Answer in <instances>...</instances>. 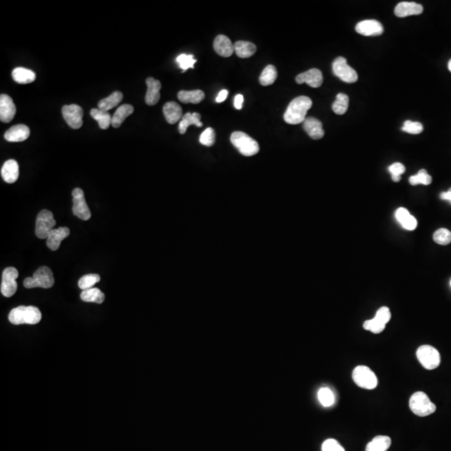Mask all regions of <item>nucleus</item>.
I'll return each mask as SVG.
<instances>
[{
	"mask_svg": "<svg viewBox=\"0 0 451 451\" xmlns=\"http://www.w3.org/2000/svg\"><path fill=\"white\" fill-rule=\"evenodd\" d=\"M313 105V101L307 96H299L290 102L284 115L285 122L289 125L303 123L308 109Z\"/></svg>",
	"mask_w": 451,
	"mask_h": 451,
	"instance_id": "f257e3e1",
	"label": "nucleus"
},
{
	"mask_svg": "<svg viewBox=\"0 0 451 451\" xmlns=\"http://www.w3.org/2000/svg\"><path fill=\"white\" fill-rule=\"evenodd\" d=\"M41 312L34 306H20L10 311L9 320L14 325L37 324L41 320Z\"/></svg>",
	"mask_w": 451,
	"mask_h": 451,
	"instance_id": "f03ea898",
	"label": "nucleus"
},
{
	"mask_svg": "<svg viewBox=\"0 0 451 451\" xmlns=\"http://www.w3.org/2000/svg\"><path fill=\"white\" fill-rule=\"evenodd\" d=\"M231 142L242 155L252 156L259 152V145L257 141L242 131H235L231 136Z\"/></svg>",
	"mask_w": 451,
	"mask_h": 451,
	"instance_id": "7ed1b4c3",
	"label": "nucleus"
},
{
	"mask_svg": "<svg viewBox=\"0 0 451 451\" xmlns=\"http://www.w3.org/2000/svg\"><path fill=\"white\" fill-rule=\"evenodd\" d=\"M54 284L53 272L46 266H42L35 271L32 277H26L24 281V286L26 289L43 288L50 289Z\"/></svg>",
	"mask_w": 451,
	"mask_h": 451,
	"instance_id": "20e7f679",
	"label": "nucleus"
},
{
	"mask_svg": "<svg viewBox=\"0 0 451 451\" xmlns=\"http://www.w3.org/2000/svg\"><path fill=\"white\" fill-rule=\"evenodd\" d=\"M410 408L415 415L425 417L435 412L436 406L430 401L426 393L416 392L413 393L410 400Z\"/></svg>",
	"mask_w": 451,
	"mask_h": 451,
	"instance_id": "39448f33",
	"label": "nucleus"
},
{
	"mask_svg": "<svg viewBox=\"0 0 451 451\" xmlns=\"http://www.w3.org/2000/svg\"><path fill=\"white\" fill-rule=\"evenodd\" d=\"M416 356L422 366L428 370L436 369L440 364L439 351L429 345H422L418 349Z\"/></svg>",
	"mask_w": 451,
	"mask_h": 451,
	"instance_id": "423d86ee",
	"label": "nucleus"
},
{
	"mask_svg": "<svg viewBox=\"0 0 451 451\" xmlns=\"http://www.w3.org/2000/svg\"><path fill=\"white\" fill-rule=\"evenodd\" d=\"M353 379L354 383L360 388L374 389L378 384V378L375 374L369 367L360 365L357 366L353 371Z\"/></svg>",
	"mask_w": 451,
	"mask_h": 451,
	"instance_id": "0eeeda50",
	"label": "nucleus"
},
{
	"mask_svg": "<svg viewBox=\"0 0 451 451\" xmlns=\"http://www.w3.org/2000/svg\"><path fill=\"white\" fill-rule=\"evenodd\" d=\"M55 225L56 221L53 218V213L48 210H42L37 216L35 235L39 239L47 238Z\"/></svg>",
	"mask_w": 451,
	"mask_h": 451,
	"instance_id": "6e6552de",
	"label": "nucleus"
},
{
	"mask_svg": "<svg viewBox=\"0 0 451 451\" xmlns=\"http://www.w3.org/2000/svg\"><path fill=\"white\" fill-rule=\"evenodd\" d=\"M332 72L340 80L346 83H355L358 80V74L354 69L348 65L346 59L337 57L332 63Z\"/></svg>",
	"mask_w": 451,
	"mask_h": 451,
	"instance_id": "1a4fd4ad",
	"label": "nucleus"
},
{
	"mask_svg": "<svg viewBox=\"0 0 451 451\" xmlns=\"http://www.w3.org/2000/svg\"><path fill=\"white\" fill-rule=\"evenodd\" d=\"M19 276L18 270L14 267L5 268L3 272L2 283H1V293L6 298L14 296L17 292L18 284L16 279Z\"/></svg>",
	"mask_w": 451,
	"mask_h": 451,
	"instance_id": "9d476101",
	"label": "nucleus"
},
{
	"mask_svg": "<svg viewBox=\"0 0 451 451\" xmlns=\"http://www.w3.org/2000/svg\"><path fill=\"white\" fill-rule=\"evenodd\" d=\"M73 196V207L72 211L78 218L87 221L91 217V212L85 201V194L80 188H75L72 192Z\"/></svg>",
	"mask_w": 451,
	"mask_h": 451,
	"instance_id": "9b49d317",
	"label": "nucleus"
},
{
	"mask_svg": "<svg viewBox=\"0 0 451 451\" xmlns=\"http://www.w3.org/2000/svg\"><path fill=\"white\" fill-rule=\"evenodd\" d=\"M62 115L66 123L71 128L77 130L82 126L84 111L80 105L77 104L64 105L62 107Z\"/></svg>",
	"mask_w": 451,
	"mask_h": 451,
	"instance_id": "f8f14e48",
	"label": "nucleus"
},
{
	"mask_svg": "<svg viewBox=\"0 0 451 451\" xmlns=\"http://www.w3.org/2000/svg\"><path fill=\"white\" fill-rule=\"evenodd\" d=\"M357 33L364 36H378L383 33V27L377 20H364L355 27Z\"/></svg>",
	"mask_w": 451,
	"mask_h": 451,
	"instance_id": "ddd939ff",
	"label": "nucleus"
},
{
	"mask_svg": "<svg viewBox=\"0 0 451 451\" xmlns=\"http://www.w3.org/2000/svg\"><path fill=\"white\" fill-rule=\"evenodd\" d=\"M16 114V107L10 95L2 94L0 96V120L4 123L11 122Z\"/></svg>",
	"mask_w": 451,
	"mask_h": 451,
	"instance_id": "4468645a",
	"label": "nucleus"
},
{
	"mask_svg": "<svg viewBox=\"0 0 451 451\" xmlns=\"http://www.w3.org/2000/svg\"><path fill=\"white\" fill-rule=\"evenodd\" d=\"M296 82L299 85L306 83L313 88L320 87L323 82V74L318 69H311L299 74L296 77Z\"/></svg>",
	"mask_w": 451,
	"mask_h": 451,
	"instance_id": "2eb2a0df",
	"label": "nucleus"
},
{
	"mask_svg": "<svg viewBox=\"0 0 451 451\" xmlns=\"http://www.w3.org/2000/svg\"><path fill=\"white\" fill-rule=\"evenodd\" d=\"M30 135V130L25 125H16L9 129L5 134V138L10 142L26 141Z\"/></svg>",
	"mask_w": 451,
	"mask_h": 451,
	"instance_id": "dca6fc26",
	"label": "nucleus"
},
{
	"mask_svg": "<svg viewBox=\"0 0 451 451\" xmlns=\"http://www.w3.org/2000/svg\"><path fill=\"white\" fill-rule=\"evenodd\" d=\"M303 129L306 133L313 140H320L324 136L323 124L314 117H308L303 122Z\"/></svg>",
	"mask_w": 451,
	"mask_h": 451,
	"instance_id": "f3484780",
	"label": "nucleus"
},
{
	"mask_svg": "<svg viewBox=\"0 0 451 451\" xmlns=\"http://www.w3.org/2000/svg\"><path fill=\"white\" fill-rule=\"evenodd\" d=\"M71 231L68 228L61 227V228L53 229L51 231L48 238H47V247L51 251H57L61 246V243L64 239L69 237Z\"/></svg>",
	"mask_w": 451,
	"mask_h": 451,
	"instance_id": "a211bd4d",
	"label": "nucleus"
},
{
	"mask_svg": "<svg viewBox=\"0 0 451 451\" xmlns=\"http://www.w3.org/2000/svg\"><path fill=\"white\" fill-rule=\"evenodd\" d=\"M146 85H147V92L145 98L146 103L148 105H155L160 100L161 84L159 80H155L152 77H149L146 79Z\"/></svg>",
	"mask_w": 451,
	"mask_h": 451,
	"instance_id": "6ab92c4d",
	"label": "nucleus"
},
{
	"mask_svg": "<svg viewBox=\"0 0 451 451\" xmlns=\"http://www.w3.org/2000/svg\"><path fill=\"white\" fill-rule=\"evenodd\" d=\"M424 8L422 5L415 2H401L397 5L394 14L399 18H405L410 15H419L422 14Z\"/></svg>",
	"mask_w": 451,
	"mask_h": 451,
	"instance_id": "aec40b11",
	"label": "nucleus"
},
{
	"mask_svg": "<svg viewBox=\"0 0 451 451\" xmlns=\"http://www.w3.org/2000/svg\"><path fill=\"white\" fill-rule=\"evenodd\" d=\"M213 48L216 53L221 57H230L234 51V44L232 43L230 39L225 35H218L214 40Z\"/></svg>",
	"mask_w": 451,
	"mask_h": 451,
	"instance_id": "412c9836",
	"label": "nucleus"
},
{
	"mask_svg": "<svg viewBox=\"0 0 451 451\" xmlns=\"http://www.w3.org/2000/svg\"><path fill=\"white\" fill-rule=\"evenodd\" d=\"M1 176L5 182L9 184L15 183L19 178V164L15 160H7L3 165Z\"/></svg>",
	"mask_w": 451,
	"mask_h": 451,
	"instance_id": "4be33fe9",
	"label": "nucleus"
},
{
	"mask_svg": "<svg viewBox=\"0 0 451 451\" xmlns=\"http://www.w3.org/2000/svg\"><path fill=\"white\" fill-rule=\"evenodd\" d=\"M163 114L165 116L166 122L171 125L176 124L183 117L182 107L174 101L167 102L164 104Z\"/></svg>",
	"mask_w": 451,
	"mask_h": 451,
	"instance_id": "5701e85b",
	"label": "nucleus"
},
{
	"mask_svg": "<svg viewBox=\"0 0 451 451\" xmlns=\"http://www.w3.org/2000/svg\"><path fill=\"white\" fill-rule=\"evenodd\" d=\"M201 116L199 114V113H197V112H194V113H187V114H185L182 117V121L180 122L179 127H178V131H179L180 134L186 133L187 131V128L191 126H196L197 127H202L203 124L201 122Z\"/></svg>",
	"mask_w": 451,
	"mask_h": 451,
	"instance_id": "b1692460",
	"label": "nucleus"
},
{
	"mask_svg": "<svg viewBox=\"0 0 451 451\" xmlns=\"http://www.w3.org/2000/svg\"><path fill=\"white\" fill-rule=\"evenodd\" d=\"M177 96L180 101L184 104H199L205 99V93L201 90H181Z\"/></svg>",
	"mask_w": 451,
	"mask_h": 451,
	"instance_id": "393cba45",
	"label": "nucleus"
},
{
	"mask_svg": "<svg viewBox=\"0 0 451 451\" xmlns=\"http://www.w3.org/2000/svg\"><path fill=\"white\" fill-rule=\"evenodd\" d=\"M12 77L15 82L21 85L30 84L36 79V75L33 71L23 67L15 68L12 72Z\"/></svg>",
	"mask_w": 451,
	"mask_h": 451,
	"instance_id": "a878e982",
	"label": "nucleus"
},
{
	"mask_svg": "<svg viewBox=\"0 0 451 451\" xmlns=\"http://www.w3.org/2000/svg\"><path fill=\"white\" fill-rule=\"evenodd\" d=\"M134 112V107L131 104H122L115 112L114 116L112 117L111 126L115 128H118L122 126L125 120L131 116Z\"/></svg>",
	"mask_w": 451,
	"mask_h": 451,
	"instance_id": "bb28decb",
	"label": "nucleus"
},
{
	"mask_svg": "<svg viewBox=\"0 0 451 451\" xmlns=\"http://www.w3.org/2000/svg\"><path fill=\"white\" fill-rule=\"evenodd\" d=\"M257 47L251 42L239 40L234 44V51L238 57L242 59L249 58L254 54Z\"/></svg>",
	"mask_w": 451,
	"mask_h": 451,
	"instance_id": "cd10ccee",
	"label": "nucleus"
},
{
	"mask_svg": "<svg viewBox=\"0 0 451 451\" xmlns=\"http://www.w3.org/2000/svg\"><path fill=\"white\" fill-rule=\"evenodd\" d=\"M123 99V94L120 91H115L108 97L102 99L98 103V109H101L103 111H108L109 109H113L117 106L118 104L122 102Z\"/></svg>",
	"mask_w": 451,
	"mask_h": 451,
	"instance_id": "c85d7f7f",
	"label": "nucleus"
},
{
	"mask_svg": "<svg viewBox=\"0 0 451 451\" xmlns=\"http://www.w3.org/2000/svg\"><path fill=\"white\" fill-rule=\"evenodd\" d=\"M390 444L391 439L389 437L379 435L367 444L366 451H387Z\"/></svg>",
	"mask_w": 451,
	"mask_h": 451,
	"instance_id": "c756f323",
	"label": "nucleus"
},
{
	"mask_svg": "<svg viewBox=\"0 0 451 451\" xmlns=\"http://www.w3.org/2000/svg\"><path fill=\"white\" fill-rule=\"evenodd\" d=\"M80 299L86 303H95L98 304L104 301V294L96 288L84 290L80 294Z\"/></svg>",
	"mask_w": 451,
	"mask_h": 451,
	"instance_id": "7c9ffc66",
	"label": "nucleus"
},
{
	"mask_svg": "<svg viewBox=\"0 0 451 451\" xmlns=\"http://www.w3.org/2000/svg\"><path fill=\"white\" fill-rule=\"evenodd\" d=\"M90 116L97 121L100 128L107 130L111 125L112 117L106 111H103L100 109H92L90 110Z\"/></svg>",
	"mask_w": 451,
	"mask_h": 451,
	"instance_id": "2f4dec72",
	"label": "nucleus"
},
{
	"mask_svg": "<svg viewBox=\"0 0 451 451\" xmlns=\"http://www.w3.org/2000/svg\"><path fill=\"white\" fill-rule=\"evenodd\" d=\"M276 77H277V71H276V67L272 65H269L263 70L262 74L260 75V84L263 86L272 85L276 80Z\"/></svg>",
	"mask_w": 451,
	"mask_h": 451,
	"instance_id": "473e14b6",
	"label": "nucleus"
},
{
	"mask_svg": "<svg viewBox=\"0 0 451 451\" xmlns=\"http://www.w3.org/2000/svg\"><path fill=\"white\" fill-rule=\"evenodd\" d=\"M349 96L344 93H340L336 96V100L333 102L332 109L335 114L344 115L346 113L349 108Z\"/></svg>",
	"mask_w": 451,
	"mask_h": 451,
	"instance_id": "72a5a7b5",
	"label": "nucleus"
},
{
	"mask_svg": "<svg viewBox=\"0 0 451 451\" xmlns=\"http://www.w3.org/2000/svg\"><path fill=\"white\" fill-rule=\"evenodd\" d=\"M100 281V276L99 274L95 273H90V274H86L83 276L78 281V285L80 289L87 290V289H92L95 284Z\"/></svg>",
	"mask_w": 451,
	"mask_h": 451,
	"instance_id": "f704fd0d",
	"label": "nucleus"
},
{
	"mask_svg": "<svg viewBox=\"0 0 451 451\" xmlns=\"http://www.w3.org/2000/svg\"><path fill=\"white\" fill-rule=\"evenodd\" d=\"M193 57L194 56L192 54L187 55L185 53H182L177 57V62L178 63L180 68L182 69V72H186L189 68L194 69L195 64L197 63V60H195Z\"/></svg>",
	"mask_w": 451,
	"mask_h": 451,
	"instance_id": "c9c22d12",
	"label": "nucleus"
},
{
	"mask_svg": "<svg viewBox=\"0 0 451 451\" xmlns=\"http://www.w3.org/2000/svg\"><path fill=\"white\" fill-rule=\"evenodd\" d=\"M433 238L439 245H448L451 243V232L445 228H440L434 233Z\"/></svg>",
	"mask_w": 451,
	"mask_h": 451,
	"instance_id": "e433bc0d",
	"label": "nucleus"
},
{
	"mask_svg": "<svg viewBox=\"0 0 451 451\" xmlns=\"http://www.w3.org/2000/svg\"><path fill=\"white\" fill-rule=\"evenodd\" d=\"M432 182V177L427 173L426 171L420 170L417 175L412 176L410 177V183L412 186L423 184L425 186L430 184Z\"/></svg>",
	"mask_w": 451,
	"mask_h": 451,
	"instance_id": "4c0bfd02",
	"label": "nucleus"
},
{
	"mask_svg": "<svg viewBox=\"0 0 451 451\" xmlns=\"http://www.w3.org/2000/svg\"><path fill=\"white\" fill-rule=\"evenodd\" d=\"M318 400L324 407H329L334 403V396L329 388H322L318 391Z\"/></svg>",
	"mask_w": 451,
	"mask_h": 451,
	"instance_id": "58836bf2",
	"label": "nucleus"
},
{
	"mask_svg": "<svg viewBox=\"0 0 451 451\" xmlns=\"http://www.w3.org/2000/svg\"><path fill=\"white\" fill-rule=\"evenodd\" d=\"M200 143L203 146H212L216 141V133L214 129L209 127L201 133L200 136Z\"/></svg>",
	"mask_w": 451,
	"mask_h": 451,
	"instance_id": "ea45409f",
	"label": "nucleus"
},
{
	"mask_svg": "<svg viewBox=\"0 0 451 451\" xmlns=\"http://www.w3.org/2000/svg\"><path fill=\"white\" fill-rule=\"evenodd\" d=\"M364 328L365 330H369L374 333H380L385 328V324L381 323L380 321H378L377 318H374L373 319L364 322Z\"/></svg>",
	"mask_w": 451,
	"mask_h": 451,
	"instance_id": "a19ab883",
	"label": "nucleus"
},
{
	"mask_svg": "<svg viewBox=\"0 0 451 451\" xmlns=\"http://www.w3.org/2000/svg\"><path fill=\"white\" fill-rule=\"evenodd\" d=\"M388 172L391 174L392 181L394 182H399L401 180V175L405 173V165L401 163H393L388 167Z\"/></svg>",
	"mask_w": 451,
	"mask_h": 451,
	"instance_id": "79ce46f5",
	"label": "nucleus"
},
{
	"mask_svg": "<svg viewBox=\"0 0 451 451\" xmlns=\"http://www.w3.org/2000/svg\"><path fill=\"white\" fill-rule=\"evenodd\" d=\"M423 125L420 122H411V121H406V122L404 123V126H403L402 130L403 131H405V132H407V133L410 134H414V135H417V134H420L423 131Z\"/></svg>",
	"mask_w": 451,
	"mask_h": 451,
	"instance_id": "37998d69",
	"label": "nucleus"
},
{
	"mask_svg": "<svg viewBox=\"0 0 451 451\" xmlns=\"http://www.w3.org/2000/svg\"><path fill=\"white\" fill-rule=\"evenodd\" d=\"M374 318H377L378 321H380L381 323H383V324L386 325L389 322L391 318L389 308H387V307H382V308H379L378 312L376 313Z\"/></svg>",
	"mask_w": 451,
	"mask_h": 451,
	"instance_id": "c03bdc74",
	"label": "nucleus"
},
{
	"mask_svg": "<svg viewBox=\"0 0 451 451\" xmlns=\"http://www.w3.org/2000/svg\"><path fill=\"white\" fill-rule=\"evenodd\" d=\"M323 451H345V449L340 445V443L333 439H327L323 442L322 446Z\"/></svg>",
	"mask_w": 451,
	"mask_h": 451,
	"instance_id": "a18cd8bd",
	"label": "nucleus"
},
{
	"mask_svg": "<svg viewBox=\"0 0 451 451\" xmlns=\"http://www.w3.org/2000/svg\"><path fill=\"white\" fill-rule=\"evenodd\" d=\"M401 225L406 230L413 231L417 228V221L414 216L410 215L405 221L401 222Z\"/></svg>",
	"mask_w": 451,
	"mask_h": 451,
	"instance_id": "49530a36",
	"label": "nucleus"
},
{
	"mask_svg": "<svg viewBox=\"0 0 451 451\" xmlns=\"http://www.w3.org/2000/svg\"><path fill=\"white\" fill-rule=\"evenodd\" d=\"M410 213L409 212L407 209L404 208V207L399 208L396 212V219L398 220L400 223H401L402 221H405V219L407 218L408 216H410Z\"/></svg>",
	"mask_w": 451,
	"mask_h": 451,
	"instance_id": "de8ad7c7",
	"label": "nucleus"
},
{
	"mask_svg": "<svg viewBox=\"0 0 451 451\" xmlns=\"http://www.w3.org/2000/svg\"><path fill=\"white\" fill-rule=\"evenodd\" d=\"M243 96L242 95H236L235 100H234V105L237 109H241L243 108Z\"/></svg>",
	"mask_w": 451,
	"mask_h": 451,
	"instance_id": "09e8293b",
	"label": "nucleus"
},
{
	"mask_svg": "<svg viewBox=\"0 0 451 451\" xmlns=\"http://www.w3.org/2000/svg\"><path fill=\"white\" fill-rule=\"evenodd\" d=\"M228 91L227 90H222L221 92L219 93L217 97H216V101L217 103H221L228 98Z\"/></svg>",
	"mask_w": 451,
	"mask_h": 451,
	"instance_id": "8fccbe9b",
	"label": "nucleus"
},
{
	"mask_svg": "<svg viewBox=\"0 0 451 451\" xmlns=\"http://www.w3.org/2000/svg\"><path fill=\"white\" fill-rule=\"evenodd\" d=\"M439 197H440V199L448 201L451 204V188H449L448 192H442Z\"/></svg>",
	"mask_w": 451,
	"mask_h": 451,
	"instance_id": "3c124183",
	"label": "nucleus"
},
{
	"mask_svg": "<svg viewBox=\"0 0 451 451\" xmlns=\"http://www.w3.org/2000/svg\"><path fill=\"white\" fill-rule=\"evenodd\" d=\"M448 68H449V71L451 72V60L449 61V63H448Z\"/></svg>",
	"mask_w": 451,
	"mask_h": 451,
	"instance_id": "603ef678",
	"label": "nucleus"
},
{
	"mask_svg": "<svg viewBox=\"0 0 451 451\" xmlns=\"http://www.w3.org/2000/svg\"><path fill=\"white\" fill-rule=\"evenodd\" d=\"M450 285H451V281H450Z\"/></svg>",
	"mask_w": 451,
	"mask_h": 451,
	"instance_id": "864d4df0",
	"label": "nucleus"
}]
</instances>
